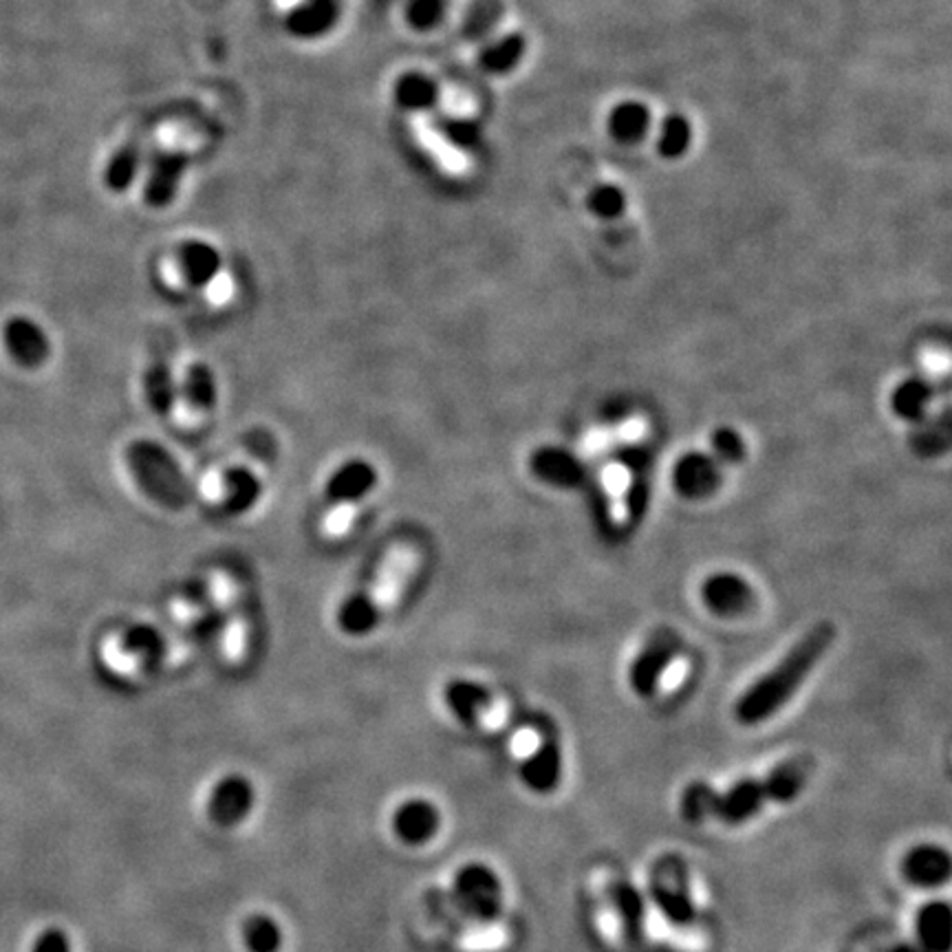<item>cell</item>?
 Listing matches in <instances>:
<instances>
[{"mask_svg": "<svg viewBox=\"0 0 952 952\" xmlns=\"http://www.w3.org/2000/svg\"><path fill=\"white\" fill-rule=\"evenodd\" d=\"M836 639V629L829 623L814 627L765 677L752 683L736 701L734 716L741 725H759L776 714L805 683L818 661L825 657Z\"/></svg>", "mask_w": 952, "mask_h": 952, "instance_id": "obj_1", "label": "cell"}, {"mask_svg": "<svg viewBox=\"0 0 952 952\" xmlns=\"http://www.w3.org/2000/svg\"><path fill=\"white\" fill-rule=\"evenodd\" d=\"M415 567H417V556L412 550L404 545L393 550L390 556H386L373 587L366 594L351 598L339 609V627L346 634L353 635H362L375 629L379 618L399 600Z\"/></svg>", "mask_w": 952, "mask_h": 952, "instance_id": "obj_2", "label": "cell"}, {"mask_svg": "<svg viewBox=\"0 0 952 952\" xmlns=\"http://www.w3.org/2000/svg\"><path fill=\"white\" fill-rule=\"evenodd\" d=\"M648 896L659 916L674 929H690L697 922V904L690 891V876L679 856H661L648 876Z\"/></svg>", "mask_w": 952, "mask_h": 952, "instance_id": "obj_3", "label": "cell"}, {"mask_svg": "<svg viewBox=\"0 0 952 952\" xmlns=\"http://www.w3.org/2000/svg\"><path fill=\"white\" fill-rule=\"evenodd\" d=\"M457 907L472 920L490 924L503 913V885L494 869L481 862L461 867L452 882Z\"/></svg>", "mask_w": 952, "mask_h": 952, "instance_id": "obj_4", "label": "cell"}, {"mask_svg": "<svg viewBox=\"0 0 952 952\" xmlns=\"http://www.w3.org/2000/svg\"><path fill=\"white\" fill-rule=\"evenodd\" d=\"M767 803H772V794L765 778H743L730 789L716 792L712 818L728 827L745 825L759 816Z\"/></svg>", "mask_w": 952, "mask_h": 952, "instance_id": "obj_5", "label": "cell"}, {"mask_svg": "<svg viewBox=\"0 0 952 952\" xmlns=\"http://www.w3.org/2000/svg\"><path fill=\"white\" fill-rule=\"evenodd\" d=\"M190 166V157L184 150H159L148 168V177L144 181V203L148 208H168L181 188L186 170Z\"/></svg>", "mask_w": 952, "mask_h": 952, "instance_id": "obj_6", "label": "cell"}, {"mask_svg": "<svg viewBox=\"0 0 952 952\" xmlns=\"http://www.w3.org/2000/svg\"><path fill=\"white\" fill-rule=\"evenodd\" d=\"M257 803V792L250 778L228 774L221 778L208 798V816L219 827H234L243 823Z\"/></svg>", "mask_w": 952, "mask_h": 952, "instance_id": "obj_7", "label": "cell"}, {"mask_svg": "<svg viewBox=\"0 0 952 952\" xmlns=\"http://www.w3.org/2000/svg\"><path fill=\"white\" fill-rule=\"evenodd\" d=\"M342 18V0H301L285 15V29L299 40L328 35Z\"/></svg>", "mask_w": 952, "mask_h": 952, "instance_id": "obj_8", "label": "cell"}, {"mask_svg": "<svg viewBox=\"0 0 952 952\" xmlns=\"http://www.w3.org/2000/svg\"><path fill=\"white\" fill-rule=\"evenodd\" d=\"M441 827L439 809L426 798H410L395 809L393 831L406 845H426L430 843Z\"/></svg>", "mask_w": 952, "mask_h": 952, "instance_id": "obj_9", "label": "cell"}, {"mask_svg": "<svg viewBox=\"0 0 952 952\" xmlns=\"http://www.w3.org/2000/svg\"><path fill=\"white\" fill-rule=\"evenodd\" d=\"M952 873L951 854L940 845L913 847L902 862V876L920 889H935L949 882Z\"/></svg>", "mask_w": 952, "mask_h": 952, "instance_id": "obj_10", "label": "cell"}, {"mask_svg": "<svg viewBox=\"0 0 952 952\" xmlns=\"http://www.w3.org/2000/svg\"><path fill=\"white\" fill-rule=\"evenodd\" d=\"M9 355L22 366H40L49 357V337L44 328L29 317H11L2 328Z\"/></svg>", "mask_w": 952, "mask_h": 952, "instance_id": "obj_11", "label": "cell"}, {"mask_svg": "<svg viewBox=\"0 0 952 952\" xmlns=\"http://www.w3.org/2000/svg\"><path fill=\"white\" fill-rule=\"evenodd\" d=\"M221 254L215 245L192 239L177 250V272L181 281L190 287H210L221 274Z\"/></svg>", "mask_w": 952, "mask_h": 952, "instance_id": "obj_12", "label": "cell"}, {"mask_svg": "<svg viewBox=\"0 0 952 952\" xmlns=\"http://www.w3.org/2000/svg\"><path fill=\"white\" fill-rule=\"evenodd\" d=\"M609 902L618 916L623 935L629 944H639L646 935V898L635 887L634 882L625 878H616L607 887Z\"/></svg>", "mask_w": 952, "mask_h": 952, "instance_id": "obj_13", "label": "cell"}, {"mask_svg": "<svg viewBox=\"0 0 952 952\" xmlns=\"http://www.w3.org/2000/svg\"><path fill=\"white\" fill-rule=\"evenodd\" d=\"M521 781L534 794H552L563 781V752L554 739L543 741L523 763Z\"/></svg>", "mask_w": 952, "mask_h": 952, "instance_id": "obj_14", "label": "cell"}, {"mask_svg": "<svg viewBox=\"0 0 952 952\" xmlns=\"http://www.w3.org/2000/svg\"><path fill=\"white\" fill-rule=\"evenodd\" d=\"M916 935L922 952H951V904L946 902L924 904L916 916Z\"/></svg>", "mask_w": 952, "mask_h": 952, "instance_id": "obj_15", "label": "cell"}, {"mask_svg": "<svg viewBox=\"0 0 952 952\" xmlns=\"http://www.w3.org/2000/svg\"><path fill=\"white\" fill-rule=\"evenodd\" d=\"M439 84L423 71H406L395 80L393 97L401 111L428 113L439 102Z\"/></svg>", "mask_w": 952, "mask_h": 952, "instance_id": "obj_16", "label": "cell"}, {"mask_svg": "<svg viewBox=\"0 0 952 952\" xmlns=\"http://www.w3.org/2000/svg\"><path fill=\"white\" fill-rule=\"evenodd\" d=\"M377 483V472L366 461H351L342 465L328 481L326 494L333 503H357Z\"/></svg>", "mask_w": 952, "mask_h": 952, "instance_id": "obj_17", "label": "cell"}, {"mask_svg": "<svg viewBox=\"0 0 952 952\" xmlns=\"http://www.w3.org/2000/svg\"><path fill=\"white\" fill-rule=\"evenodd\" d=\"M814 763L807 756H792L787 761H783L781 765H776L767 776L765 783L770 787L772 794V803L785 805L792 803L801 796V792L805 789L809 776H812Z\"/></svg>", "mask_w": 952, "mask_h": 952, "instance_id": "obj_18", "label": "cell"}, {"mask_svg": "<svg viewBox=\"0 0 952 952\" xmlns=\"http://www.w3.org/2000/svg\"><path fill=\"white\" fill-rule=\"evenodd\" d=\"M446 701L452 714L468 725H474L481 719V714L490 708L488 690L474 681H463V679L448 683Z\"/></svg>", "mask_w": 952, "mask_h": 952, "instance_id": "obj_19", "label": "cell"}, {"mask_svg": "<svg viewBox=\"0 0 952 952\" xmlns=\"http://www.w3.org/2000/svg\"><path fill=\"white\" fill-rule=\"evenodd\" d=\"M142 170V146L137 142L122 144L104 168V186L111 192H126Z\"/></svg>", "mask_w": 952, "mask_h": 952, "instance_id": "obj_20", "label": "cell"}, {"mask_svg": "<svg viewBox=\"0 0 952 952\" xmlns=\"http://www.w3.org/2000/svg\"><path fill=\"white\" fill-rule=\"evenodd\" d=\"M259 492H261V485L257 477L248 470H232L226 477H219L212 481V494L226 496L228 508H232L234 512L250 510L257 503Z\"/></svg>", "mask_w": 952, "mask_h": 952, "instance_id": "obj_21", "label": "cell"}, {"mask_svg": "<svg viewBox=\"0 0 952 952\" xmlns=\"http://www.w3.org/2000/svg\"><path fill=\"white\" fill-rule=\"evenodd\" d=\"M525 53V38L523 33H505L503 38L494 40L479 53V64L483 71L503 75L510 73Z\"/></svg>", "mask_w": 952, "mask_h": 952, "instance_id": "obj_22", "label": "cell"}, {"mask_svg": "<svg viewBox=\"0 0 952 952\" xmlns=\"http://www.w3.org/2000/svg\"><path fill=\"white\" fill-rule=\"evenodd\" d=\"M650 113L639 102H623L609 115V130L618 142L634 144L648 130Z\"/></svg>", "mask_w": 952, "mask_h": 952, "instance_id": "obj_23", "label": "cell"}, {"mask_svg": "<svg viewBox=\"0 0 952 952\" xmlns=\"http://www.w3.org/2000/svg\"><path fill=\"white\" fill-rule=\"evenodd\" d=\"M243 944L250 952H279L283 946V931L270 916L257 913L243 922Z\"/></svg>", "mask_w": 952, "mask_h": 952, "instance_id": "obj_24", "label": "cell"}, {"mask_svg": "<svg viewBox=\"0 0 952 952\" xmlns=\"http://www.w3.org/2000/svg\"><path fill=\"white\" fill-rule=\"evenodd\" d=\"M714 801H716V789L705 785V783H692L683 789L681 801H679V812L681 818L686 823L699 825L705 818H712V809H714Z\"/></svg>", "mask_w": 952, "mask_h": 952, "instance_id": "obj_25", "label": "cell"}, {"mask_svg": "<svg viewBox=\"0 0 952 952\" xmlns=\"http://www.w3.org/2000/svg\"><path fill=\"white\" fill-rule=\"evenodd\" d=\"M450 11V0H406L404 18L415 31L437 29Z\"/></svg>", "mask_w": 952, "mask_h": 952, "instance_id": "obj_26", "label": "cell"}, {"mask_svg": "<svg viewBox=\"0 0 952 952\" xmlns=\"http://www.w3.org/2000/svg\"><path fill=\"white\" fill-rule=\"evenodd\" d=\"M437 130L441 133V137L461 148V150H470L477 148L481 142V126L474 119H465V117H454V115H441L437 117Z\"/></svg>", "mask_w": 952, "mask_h": 952, "instance_id": "obj_27", "label": "cell"}, {"mask_svg": "<svg viewBox=\"0 0 952 952\" xmlns=\"http://www.w3.org/2000/svg\"><path fill=\"white\" fill-rule=\"evenodd\" d=\"M184 393L188 395L186 408L197 412L215 404V375L206 366H192L186 375Z\"/></svg>", "mask_w": 952, "mask_h": 952, "instance_id": "obj_28", "label": "cell"}, {"mask_svg": "<svg viewBox=\"0 0 952 952\" xmlns=\"http://www.w3.org/2000/svg\"><path fill=\"white\" fill-rule=\"evenodd\" d=\"M690 137H692V130H690L688 119L681 115H668L661 124V135H659L657 148L663 157L674 159L688 150Z\"/></svg>", "mask_w": 952, "mask_h": 952, "instance_id": "obj_29", "label": "cell"}, {"mask_svg": "<svg viewBox=\"0 0 952 952\" xmlns=\"http://www.w3.org/2000/svg\"><path fill=\"white\" fill-rule=\"evenodd\" d=\"M503 11L501 0H474L468 15H465V24H463V33L470 40L483 38L490 33V29L499 22Z\"/></svg>", "mask_w": 952, "mask_h": 952, "instance_id": "obj_30", "label": "cell"}, {"mask_svg": "<svg viewBox=\"0 0 952 952\" xmlns=\"http://www.w3.org/2000/svg\"><path fill=\"white\" fill-rule=\"evenodd\" d=\"M589 206L600 217H618L625 210V192L611 184L598 186L589 197Z\"/></svg>", "mask_w": 952, "mask_h": 952, "instance_id": "obj_31", "label": "cell"}, {"mask_svg": "<svg viewBox=\"0 0 952 952\" xmlns=\"http://www.w3.org/2000/svg\"><path fill=\"white\" fill-rule=\"evenodd\" d=\"M175 393H177V388H175V381H172L168 368H164V366L153 368V373L148 375V395H150V401L155 404V408L157 410L170 408Z\"/></svg>", "mask_w": 952, "mask_h": 952, "instance_id": "obj_32", "label": "cell"}, {"mask_svg": "<svg viewBox=\"0 0 952 952\" xmlns=\"http://www.w3.org/2000/svg\"><path fill=\"white\" fill-rule=\"evenodd\" d=\"M355 519H357L355 503H335V508H331L322 521L324 534L331 538H339L355 525Z\"/></svg>", "mask_w": 952, "mask_h": 952, "instance_id": "obj_33", "label": "cell"}, {"mask_svg": "<svg viewBox=\"0 0 952 952\" xmlns=\"http://www.w3.org/2000/svg\"><path fill=\"white\" fill-rule=\"evenodd\" d=\"M31 952H71V942H69V938H66L64 931H60V929H46L33 942Z\"/></svg>", "mask_w": 952, "mask_h": 952, "instance_id": "obj_34", "label": "cell"}]
</instances>
